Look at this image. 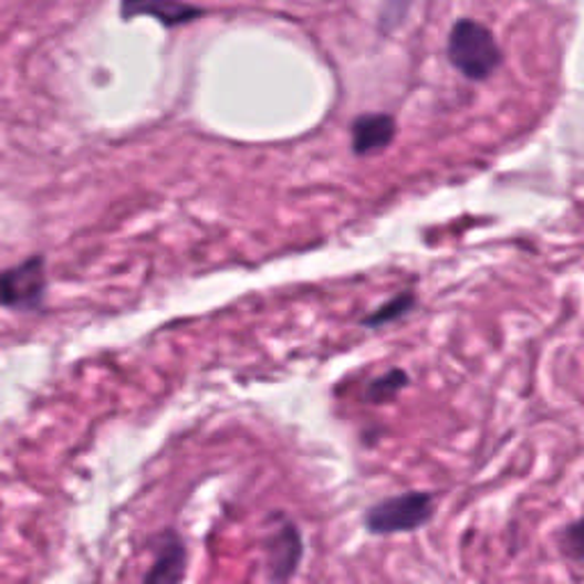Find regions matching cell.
<instances>
[{
    "label": "cell",
    "instance_id": "8",
    "mask_svg": "<svg viewBox=\"0 0 584 584\" xmlns=\"http://www.w3.org/2000/svg\"><path fill=\"white\" fill-rule=\"evenodd\" d=\"M414 304H416L414 292H401V295H395L393 300H388L386 304L375 309L368 317L363 320V324L371 326V328H379L384 324H390V322L399 320L401 315H407L414 309Z\"/></svg>",
    "mask_w": 584,
    "mask_h": 584
},
{
    "label": "cell",
    "instance_id": "5",
    "mask_svg": "<svg viewBox=\"0 0 584 584\" xmlns=\"http://www.w3.org/2000/svg\"><path fill=\"white\" fill-rule=\"evenodd\" d=\"M395 139V119L390 115H361L352 122V152L373 156L384 152Z\"/></svg>",
    "mask_w": 584,
    "mask_h": 584
},
{
    "label": "cell",
    "instance_id": "9",
    "mask_svg": "<svg viewBox=\"0 0 584 584\" xmlns=\"http://www.w3.org/2000/svg\"><path fill=\"white\" fill-rule=\"evenodd\" d=\"M557 545L564 557L584 564V517L562 528V532L557 534Z\"/></svg>",
    "mask_w": 584,
    "mask_h": 584
},
{
    "label": "cell",
    "instance_id": "10",
    "mask_svg": "<svg viewBox=\"0 0 584 584\" xmlns=\"http://www.w3.org/2000/svg\"><path fill=\"white\" fill-rule=\"evenodd\" d=\"M137 10H142V12H149V14H158V17H160V21H165L167 25H171V19H169V14L178 17L180 21H192L195 17H199V14H201V10H197V8H186V6H167V8H137Z\"/></svg>",
    "mask_w": 584,
    "mask_h": 584
},
{
    "label": "cell",
    "instance_id": "4",
    "mask_svg": "<svg viewBox=\"0 0 584 584\" xmlns=\"http://www.w3.org/2000/svg\"><path fill=\"white\" fill-rule=\"evenodd\" d=\"M44 265L30 259L0 274V302L8 306H34L44 295Z\"/></svg>",
    "mask_w": 584,
    "mask_h": 584
},
{
    "label": "cell",
    "instance_id": "3",
    "mask_svg": "<svg viewBox=\"0 0 584 584\" xmlns=\"http://www.w3.org/2000/svg\"><path fill=\"white\" fill-rule=\"evenodd\" d=\"M304 557V539L292 521H283L265 541V573L270 584H290Z\"/></svg>",
    "mask_w": 584,
    "mask_h": 584
},
{
    "label": "cell",
    "instance_id": "7",
    "mask_svg": "<svg viewBox=\"0 0 584 584\" xmlns=\"http://www.w3.org/2000/svg\"><path fill=\"white\" fill-rule=\"evenodd\" d=\"M407 386H409V375L405 371L393 368L365 386L363 397L365 401H371V405H386V401H393Z\"/></svg>",
    "mask_w": 584,
    "mask_h": 584
},
{
    "label": "cell",
    "instance_id": "1",
    "mask_svg": "<svg viewBox=\"0 0 584 584\" xmlns=\"http://www.w3.org/2000/svg\"><path fill=\"white\" fill-rule=\"evenodd\" d=\"M448 60L468 81H487L502 64V49L491 28L459 19L448 36Z\"/></svg>",
    "mask_w": 584,
    "mask_h": 584
},
{
    "label": "cell",
    "instance_id": "6",
    "mask_svg": "<svg viewBox=\"0 0 584 584\" xmlns=\"http://www.w3.org/2000/svg\"><path fill=\"white\" fill-rule=\"evenodd\" d=\"M188 571V551L174 532L165 534L154 566L146 571L144 584H180Z\"/></svg>",
    "mask_w": 584,
    "mask_h": 584
},
{
    "label": "cell",
    "instance_id": "2",
    "mask_svg": "<svg viewBox=\"0 0 584 584\" xmlns=\"http://www.w3.org/2000/svg\"><path fill=\"white\" fill-rule=\"evenodd\" d=\"M436 514V500L427 491H407L384 498L363 517V525L375 536L409 534L425 528Z\"/></svg>",
    "mask_w": 584,
    "mask_h": 584
}]
</instances>
